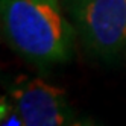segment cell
Wrapping results in <instances>:
<instances>
[{"label":"cell","mask_w":126,"mask_h":126,"mask_svg":"<svg viewBox=\"0 0 126 126\" xmlns=\"http://www.w3.org/2000/svg\"><path fill=\"white\" fill-rule=\"evenodd\" d=\"M5 41L40 67L67 62L73 55L75 26L61 0H0Z\"/></svg>","instance_id":"1"},{"label":"cell","mask_w":126,"mask_h":126,"mask_svg":"<svg viewBox=\"0 0 126 126\" xmlns=\"http://www.w3.org/2000/svg\"><path fill=\"white\" fill-rule=\"evenodd\" d=\"M84 46L100 58L126 49V0H64Z\"/></svg>","instance_id":"2"},{"label":"cell","mask_w":126,"mask_h":126,"mask_svg":"<svg viewBox=\"0 0 126 126\" xmlns=\"http://www.w3.org/2000/svg\"><path fill=\"white\" fill-rule=\"evenodd\" d=\"M11 97L26 126L80 125L64 90L40 78L18 79L11 90Z\"/></svg>","instance_id":"3"},{"label":"cell","mask_w":126,"mask_h":126,"mask_svg":"<svg viewBox=\"0 0 126 126\" xmlns=\"http://www.w3.org/2000/svg\"><path fill=\"white\" fill-rule=\"evenodd\" d=\"M0 125L3 126H23L24 125V120L20 111L17 110L14 100L9 102L5 96L0 100Z\"/></svg>","instance_id":"4"}]
</instances>
